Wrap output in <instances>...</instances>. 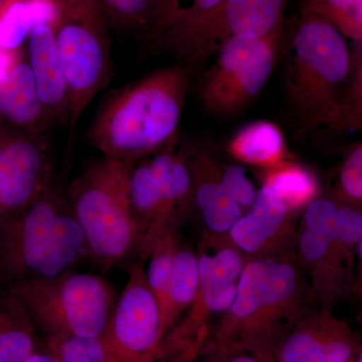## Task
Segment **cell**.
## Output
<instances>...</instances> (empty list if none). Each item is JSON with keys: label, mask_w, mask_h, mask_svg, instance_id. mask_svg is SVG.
<instances>
[{"label": "cell", "mask_w": 362, "mask_h": 362, "mask_svg": "<svg viewBox=\"0 0 362 362\" xmlns=\"http://www.w3.org/2000/svg\"><path fill=\"white\" fill-rule=\"evenodd\" d=\"M361 354L359 337L332 310L314 309L291 328L274 350L275 362H346Z\"/></svg>", "instance_id": "obj_13"}, {"label": "cell", "mask_w": 362, "mask_h": 362, "mask_svg": "<svg viewBox=\"0 0 362 362\" xmlns=\"http://www.w3.org/2000/svg\"><path fill=\"white\" fill-rule=\"evenodd\" d=\"M228 153L239 162L265 169L289 159L282 130L270 121L247 124L228 143Z\"/></svg>", "instance_id": "obj_21"}, {"label": "cell", "mask_w": 362, "mask_h": 362, "mask_svg": "<svg viewBox=\"0 0 362 362\" xmlns=\"http://www.w3.org/2000/svg\"><path fill=\"white\" fill-rule=\"evenodd\" d=\"M161 194L160 175L150 158L135 163L130 170L129 197L141 240L158 214Z\"/></svg>", "instance_id": "obj_25"}, {"label": "cell", "mask_w": 362, "mask_h": 362, "mask_svg": "<svg viewBox=\"0 0 362 362\" xmlns=\"http://www.w3.org/2000/svg\"><path fill=\"white\" fill-rule=\"evenodd\" d=\"M0 122L35 134H44L52 122L40 102L30 66L20 59L0 84Z\"/></svg>", "instance_id": "obj_19"}, {"label": "cell", "mask_w": 362, "mask_h": 362, "mask_svg": "<svg viewBox=\"0 0 362 362\" xmlns=\"http://www.w3.org/2000/svg\"><path fill=\"white\" fill-rule=\"evenodd\" d=\"M18 52H4L0 49V84L6 80L9 71L18 61Z\"/></svg>", "instance_id": "obj_36"}, {"label": "cell", "mask_w": 362, "mask_h": 362, "mask_svg": "<svg viewBox=\"0 0 362 362\" xmlns=\"http://www.w3.org/2000/svg\"><path fill=\"white\" fill-rule=\"evenodd\" d=\"M52 28L69 92L70 156L81 117L113 74L110 26L99 0H49Z\"/></svg>", "instance_id": "obj_6"}, {"label": "cell", "mask_w": 362, "mask_h": 362, "mask_svg": "<svg viewBox=\"0 0 362 362\" xmlns=\"http://www.w3.org/2000/svg\"><path fill=\"white\" fill-rule=\"evenodd\" d=\"M89 258L68 197L52 187L0 221V277L8 285L57 277Z\"/></svg>", "instance_id": "obj_4"}, {"label": "cell", "mask_w": 362, "mask_h": 362, "mask_svg": "<svg viewBox=\"0 0 362 362\" xmlns=\"http://www.w3.org/2000/svg\"><path fill=\"white\" fill-rule=\"evenodd\" d=\"M45 347L59 362H109L100 338L47 335Z\"/></svg>", "instance_id": "obj_30"}, {"label": "cell", "mask_w": 362, "mask_h": 362, "mask_svg": "<svg viewBox=\"0 0 362 362\" xmlns=\"http://www.w3.org/2000/svg\"><path fill=\"white\" fill-rule=\"evenodd\" d=\"M181 243L180 230H165L152 246L148 255V269L145 272L147 285L156 297L160 313L165 308L169 283L175 267L176 252Z\"/></svg>", "instance_id": "obj_28"}, {"label": "cell", "mask_w": 362, "mask_h": 362, "mask_svg": "<svg viewBox=\"0 0 362 362\" xmlns=\"http://www.w3.org/2000/svg\"><path fill=\"white\" fill-rule=\"evenodd\" d=\"M221 185L226 194L243 209H250L256 201L258 190L240 165L221 166Z\"/></svg>", "instance_id": "obj_33"}, {"label": "cell", "mask_w": 362, "mask_h": 362, "mask_svg": "<svg viewBox=\"0 0 362 362\" xmlns=\"http://www.w3.org/2000/svg\"><path fill=\"white\" fill-rule=\"evenodd\" d=\"M35 325L11 293L0 298V362H25L35 351Z\"/></svg>", "instance_id": "obj_22"}, {"label": "cell", "mask_w": 362, "mask_h": 362, "mask_svg": "<svg viewBox=\"0 0 362 362\" xmlns=\"http://www.w3.org/2000/svg\"><path fill=\"white\" fill-rule=\"evenodd\" d=\"M335 199L361 209L362 204V145H352L343 159L337 183Z\"/></svg>", "instance_id": "obj_31"}, {"label": "cell", "mask_w": 362, "mask_h": 362, "mask_svg": "<svg viewBox=\"0 0 362 362\" xmlns=\"http://www.w3.org/2000/svg\"><path fill=\"white\" fill-rule=\"evenodd\" d=\"M35 23L33 0H6L0 9V49L18 52Z\"/></svg>", "instance_id": "obj_29"}, {"label": "cell", "mask_w": 362, "mask_h": 362, "mask_svg": "<svg viewBox=\"0 0 362 362\" xmlns=\"http://www.w3.org/2000/svg\"><path fill=\"white\" fill-rule=\"evenodd\" d=\"M346 362H362L361 354L354 357V358L349 359V361H347Z\"/></svg>", "instance_id": "obj_38"}, {"label": "cell", "mask_w": 362, "mask_h": 362, "mask_svg": "<svg viewBox=\"0 0 362 362\" xmlns=\"http://www.w3.org/2000/svg\"><path fill=\"white\" fill-rule=\"evenodd\" d=\"M288 100L310 125L359 129L362 77L352 75L354 54L346 40L324 21L300 13L288 26Z\"/></svg>", "instance_id": "obj_2"}, {"label": "cell", "mask_w": 362, "mask_h": 362, "mask_svg": "<svg viewBox=\"0 0 362 362\" xmlns=\"http://www.w3.org/2000/svg\"><path fill=\"white\" fill-rule=\"evenodd\" d=\"M296 216L261 187L254 204L235 221L228 235L247 259L283 251L295 246Z\"/></svg>", "instance_id": "obj_15"}, {"label": "cell", "mask_w": 362, "mask_h": 362, "mask_svg": "<svg viewBox=\"0 0 362 362\" xmlns=\"http://www.w3.org/2000/svg\"><path fill=\"white\" fill-rule=\"evenodd\" d=\"M262 188L294 214L303 211L319 195L316 175L306 166L286 160L261 169Z\"/></svg>", "instance_id": "obj_20"}, {"label": "cell", "mask_w": 362, "mask_h": 362, "mask_svg": "<svg viewBox=\"0 0 362 362\" xmlns=\"http://www.w3.org/2000/svg\"><path fill=\"white\" fill-rule=\"evenodd\" d=\"M32 319L47 335L100 338L116 303L108 281L87 273L66 272L42 280L8 285Z\"/></svg>", "instance_id": "obj_7"}, {"label": "cell", "mask_w": 362, "mask_h": 362, "mask_svg": "<svg viewBox=\"0 0 362 362\" xmlns=\"http://www.w3.org/2000/svg\"><path fill=\"white\" fill-rule=\"evenodd\" d=\"M315 306L295 246L247 258L209 352L247 350L274 358L278 343Z\"/></svg>", "instance_id": "obj_1"}, {"label": "cell", "mask_w": 362, "mask_h": 362, "mask_svg": "<svg viewBox=\"0 0 362 362\" xmlns=\"http://www.w3.org/2000/svg\"><path fill=\"white\" fill-rule=\"evenodd\" d=\"M199 287V272L197 252L192 247L181 242L176 252L165 308L161 314L166 334L175 327L192 303Z\"/></svg>", "instance_id": "obj_23"}, {"label": "cell", "mask_w": 362, "mask_h": 362, "mask_svg": "<svg viewBox=\"0 0 362 362\" xmlns=\"http://www.w3.org/2000/svg\"><path fill=\"white\" fill-rule=\"evenodd\" d=\"M132 166L102 156L83 169L69 190L89 258L104 271L123 265L139 252L141 235L129 197Z\"/></svg>", "instance_id": "obj_5"}, {"label": "cell", "mask_w": 362, "mask_h": 362, "mask_svg": "<svg viewBox=\"0 0 362 362\" xmlns=\"http://www.w3.org/2000/svg\"><path fill=\"white\" fill-rule=\"evenodd\" d=\"M199 278L226 283H238L247 257L233 244L228 233L206 230L197 250Z\"/></svg>", "instance_id": "obj_24"}, {"label": "cell", "mask_w": 362, "mask_h": 362, "mask_svg": "<svg viewBox=\"0 0 362 362\" xmlns=\"http://www.w3.org/2000/svg\"><path fill=\"white\" fill-rule=\"evenodd\" d=\"M166 331L156 297L139 264L130 267L128 280L103 334L109 362H156Z\"/></svg>", "instance_id": "obj_10"}, {"label": "cell", "mask_w": 362, "mask_h": 362, "mask_svg": "<svg viewBox=\"0 0 362 362\" xmlns=\"http://www.w3.org/2000/svg\"><path fill=\"white\" fill-rule=\"evenodd\" d=\"M288 0H223L194 20L169 26L151 40L175 58L202 61L233 39H256L285 21Z\"/></svg>", "instance_id": "obj_8"}, {"label": "cell", "mask_w": 362, "mask_h": 362, "mask_svg": "<svg viewBox=\"0 0 362 362\" xmlns=\"http://www.w3.org/2000/svg\"><path fill=\"white\" fill-rule=\"evenodd\" d=\"M335 228L312 230L300 223L295 250L318 308L333 310L354 291L357 249L347 246ZM359 245V246H361ZM358 246V247H359Z\"/></svg>", "instance_id": "obj_12"}, {"label": "cell", "mask_w": 362, "mask_h": 362, "mask_svg": "<svg viewBox=\"0 0 362 362\" xmlns=\"http://www.w3.org/2000/svg\"><path fill=\"white\" fill-rule=\"evenodd\" d=\"M25 362H59L49 351L40 352L35 350Z\"/></svg>", "instance_id": "obj_37"}, {"label": "cell", "mask_w": 362, "mask_h": 362, "mask_svg": "<svg viewBox=\"0 0 362 362\" xmlns=\"http://www.w3.org/2000/svg\"><path fill=\"white\" fill-rule=\"evenodd\" d=\"M189 159L192 199L206 230L226 235L245 214L244 209L226 194L221 185V165L211 154L204 150H190Z\"/></svg>", "instance_id": "obj_18"}, {"label": "cell", "mask_w": 362, "mask_h": 362, "mask_svg": "<svg viewBox=\"0 0 362 362\" xmlns=\"http://www.w3.org/2000/svg\"><path fill=\"white\" fill-rule=\"evenodd\" d=\"M235 291L237 283L199 278V287L194 301L164 337L158 361H168L204 333L209 332L211 318L228 310L235 299Z\"/></svg>", "instance_id": "obj_17"}, {"label": "cell", "mask_w": 362, "mask_h": 362, "mask_svg": "<svg viewBox=\"0 0 362 362\" xmlns=\"http://www.w3.org/2000/svg\"><path fill=\"white\" fill-rule=\"evenodd\" d=\"M223 0H161L156 25L149 33L151 40L162 30L202 16Z\"/></svg>", "instance_id": "obj_32"}, {"label": "cell", "mask_w": 362, "mask_h": 362, "mask_svg": "<svg viewBox=\"0 0 362 362\" xmlns=\"http://www.w3.org/2000/svg\"><path fill=\"white\" fill-rule=\"evenodd\" d=\"M52 185L51 147L44 134L0 122V221L20 213Z\"/></svg>", "instance_id": "obj_11"}, {"label": "cell", "mask_w": 362, "mask_h": 362, "mask_svg": "<svg viewBox=\"0 0 362 362\" xmlns=\"http://www.w3.org/2000/svg\"><path fill=\"white\" fill-rule=\"evenodd\" d=\"M209 354V362H275L274 358H263L247 350H226Z\"/></svg>", "instance_id": "obj_34"}, {"label": "cell", "mask_w": 362, "mask_h": 362, "mask_svg": "<svg viewBox=\"0 0 362 362\" xmlns=\"http://www.w3.org/2000/svg\"><path fill=\"white\" fill-rule=\"evenodd\" d=\"M300 13L324 21L346 39L362 42V0H303Z\"/></svg>", "instance_id": "obj_26"}, {"label": "cell", "mask_w": 362, "mask_h": 362, "mask_svg": "<svg viewBox=\"0 0 362 362\" xmlns=\"http://www.w3.org/2000/svg\"><path fill=\"white\" fill-rule=\"evenodd\" d=\"M189 78L182 66H166L117 90L90 129V144L105 157L134 165L176 139Z\"/></svg>", "instance_id": "obj_3"}, {"label": "cell", "mask_w": 362, "mask_h": 362, "mask_svg": "<svg viewBox=\"0 0 362 362\" xmlns=\"http://www.w3.org/2000/svg\"><path fill=\"white\" fill-rule=\"evenodd\" d=\"M285 21L264 37L233 39L221 47L216 63L202 78L201 98L207 111L232 115L258 96L277 63Z\"/></svg>", "instance_id": "obj_9"}, {"label": "cell", "mask_w": 362, "mask_h": 362, "mask_svg": "<svg viewBox=\"0 0 362 362\" xmlns=\"http://www.w3.org/2000/svg\"><path fill=\"white\" fill-rule=\"evenodd\" d=\"M28 40V64L32 70L40 102L52 121L66 125L68 86L59 61L52 23L47 21L35 23Z\"/></svg>", "instance_id": "obj_16"}, {"label": "cell", "mask_w": 362, "mask_h": 362, "mask_svg": "<svg viewBox=\"0 0 362 362\" xmlns=\"http://www.w3.org/2000/svg\"><path fill=\"white\" fill-rule=\"evenodd\" d=\"M209 332L204 333L192 344L187 349L181 350L176 356L171 357L166 362H195L197 357L201 356L206 349L207 340H209Z\"/></svg>", "instance_id": "obj_35"}, {"label": "cell", "mask_w": 362, "mask_h": 362, "mask_svg": "<svg viewBox=\"0 0 362 362\" xmlns=\"http://www.w3.org/2000/svg\"><path fill=\"white\" fill-rule=\"evenodd\" d=\"M176 144L177 138L150 158L161 177V204L140 244L138 254L142 259L148 258L150 250L162 233L180 228L194 202L189 150Z\"/></svg>", "instance_id": "obj_14"}, {"label": "cell", "mask_w": 362, "mask_h": 362, "mask_svg": "<svg viewBox=\"0 0 362 362\" xmlns=\"http://www.w3.org/2000/svg\"><path fill=\"white\" fill-rule=\"evenodd\" d=\"M111 30L144 33L156 25L161 0H99Z\"/></svg>", "instance_id": "obj_27"}]
</instances>
